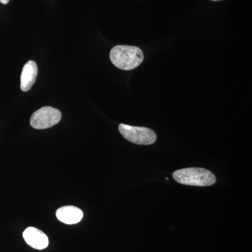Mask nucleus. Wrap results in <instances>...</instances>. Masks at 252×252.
<instances>
[{
  "mask_svg": "<svg viewBox=\"0 0 252 252\" xmlns=\"http://www.w3.org/2000/svg\"><path fill=\"white\" fill-rule=\"evenodd\" d=\"M109 58L115 67L122 70L129 71L142 64L144 54L137 46L118 45L111 50Z\"/></svg>",
  "mask_w": 252,
  "mask_h": 252,
  "instance_id": "1",
  "label": "nucleus"
},
{
  "mask_svg": "<svg viewBox=\"0 0 252 252\" xmlns=\"http://www.w3.org/2000/svg\"><path fill=\"white\" fill-rule=\"evenodd\" d=\"M173 178L179 183L194 187H210L216 182L212 172L200 167H189L174 172Z\"/></svg>",
  "mask_w": 252,
  "mask_h": 252,
  "instance_id": "2",
  "label": "nucleus"
},
{
  "mask_svg": "<svg viewBox=\"0 0 252 252\" xmlns=\"http://www.w3.org/2000/svg\"><path fill=\"white\" fill-rule=\"evenodd\" d=\"M119 130L126 140L139 145H149L155 143L157 139L155 132L148 127L121 124Z\"/></svg>",
  "mask_w": 252,
  "mask_h": 252,
  "instance_id": "3",
  "label": "nucleus"
},
{
  "mask_svg": "<svg viewBox=\"0 0 252 252\" xmlns=\"http://www.w3.org/2000/svg\"><path fill=\"white\" fill-rule=\"evenodd\" d=\"M62 114L59 109L51 107H44L33 113L31 118V125L37 130L49 128L61 120Z\"/></svg>",
  "mask_w": 252,
  "mask_h": 252,
  "instance_id": "4",
  "label": "nucleus"
},
{
  "mask_svg": "<svg viewBox=\"0 0 252 252\" xmlns=\"http://www.w3.org/2000/svg\"><path fill=\"white\" fill-rule=\"evenodd\" d=\"M23 236L26 243L35 250H44L49 245V238L47 235L44 232L34 227L26 228L23 232Z\"/></svg>",
  "mask_w": 252,
  "mask_h": 252,
  "instance_id": "5",
  "label": "nucleus"
},
{
  "mask_svg": "<svg viewBox=\"0 0 252 252\" xmlns=\"http://www.w3.org/2000/svg\"><path fill=\"white\" fill-rule=\"evenodd\" d=\"M38 67L34 61H28L23 67L21 76V89L23 92H28L32 89L36 81Z\"/></svg>",
  "mask_w": 252,
  "mask_h": 252,
  "instance_id": "6",
  "label": "nucleus"
},
{
  "mask_svg": "<svg viewBox=\"0 0 252 252\" xmlns=\"http://www.w3.org/2000/svg\"><path fill=\"white\" fill-rule=\"evenodd\" d=\"M56 217L60 221L65 224H76L80 222L84 217L82 210L74 206H64L56 211Z\"/></svg>",
  "mask_w": 252,
  "mask_h": 252,
  "instance_id": "7",
  "label": "nucleus"
},
{
  "mask_svg": "<svg viewBox=\"0 0 252 252\" xmlns=\"http://www.w3.org/2000/svg\"><path fill=\"white\" fill-rule=\"evenodd\" d=\"M10 0H0V2L3 4H7L9 2Z\"/></svg>",
  "mask_w": 252,
  "mask_h": 252,
  "instance_id": "8",
  "label": "nucleus"
},
{
  "mask_svg": "<svg viewBox=\"0 0 252 252\" xmlns=\"http://www.w3.org/2000/svg\"><path fill=\"white\" fill-rule=\"evenodd\" d=\"M210 1H222V0H210Z\"/></svg>",
  "mask_w": 252,
  "mask_h": 252,
  "instance_id": "9",
  "label": "nucleus"
}]
</instances>
